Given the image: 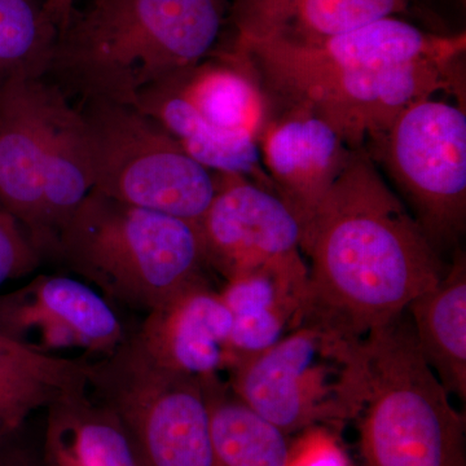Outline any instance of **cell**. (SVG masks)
<instances>
[{"label":"cell","instance_id":"obj_12","mask_svg":"<svg viewBox=\"0 0 466 466\" xmlns=\"http://www.w3.org/2000/svg\"><path fill=\"white\" fill-rule=\"evenodd\" d=\"M216 193L200 231L208 267L226 280L302 254V225L272 189L238 174L213 173Z\"/></svg>","mask_w":466,"mask_h":466},{"label":"cell","instance_id":"obj_26","mask_svg":"<svg viewBox=\"0 0 466 466\" xmlns=\"http://www.w3.org/2000/svg\"><path fill=\"white\" fill-rule=\"evenodd\" d=\"M75 2L76 0H45V7L56 24L58 32L69 23L75 12Z\"/></svg>","mask_w":466,"mask_h":466},{"label":"cell","instance_id":"obj_13","mask_svg":"<svg viewBox=\"0 0 466 466\" xmlns=\"http://www.w3.org/2000/svg\"><path fill=\"white\" fill-rule=\"evenodd\" d=\"M47 76L0 87V205L16 218L45 258L42 175L47 137Z\"/></svg>","mask_w":466,"mask_h":466},{"label":"cell","instance_id":"obj_21","mask_svg":"<svg viewBox=\"0 0 466 466\" xmlns=\"http://www.w3.org/2000/svg\"><path fill=\"white\" fill-rule=\"evenodd\" d=\"M87 359L48 358L0 334V435L75 389L88 385Z\"/></svg>","mask_w":466,"mask_h":466},{"label":"cell","instance_id":"obj_6","mask_svg":"<svg viewBox=\"0 0 466 466\" xmlns=\"http://www.w3.org/2000/svg\"><path fill=\"white\" fill-rule=\"evenodd\" d=\"M238 52V51H236ZM244 58L269 110H299L330 126L354 150L372 148L416 101L453 91L461 55L421 58L391 67H315Z\"/></svg>","mask_w":466,"mask_h":466},{"label":"cell","instance_id":"obj_11","mask_svg":"<svg viewBox=\"0 0 466 466\" xmlns=\"http://www.w3.org/2000/svg\"><path fill=\"white\" fill-rule=\"evenodd\" d=\"M0 334L43 357L87 360L130 336L103 294L61 275H39L0 294Z\"/></svg>","mask_w":466,"mask_h":466},{"label":"cell","instance_id":"obj_23","mask_svg":"<svg viewBox=\"0 0 466 466\" xmlns=\"http://www.w3.org/2000/svg\"><path fill=\"white\" fill-rule=\"evenodd\" d=\"M42 259L16 218L0 208V287L32 274Z\"/></svg>","mask_w":466,"mask_h":466},{"label":"cell","instance_id":"obj_9","mask_svg":"<svg viewBox=\"0 0 466 466\" xmlns=\"http://www.w3.org/2000/svg\"><path fill=\"white\" fill-rule=\"evenodd\" d=\"M88 390L118 417L143 466H217L202 382L161 366L137 334L90 360Z\"/></svg>","mask_w":466,"mask_h":466},{"label":"cell","instance_id":"obj_2","mask_svg":"<svg viewBox=\"0 0 466 466\" xmlns=\"http://www.w3.org/2000/svg\"><path fill=\"white\" fill-rule=\"evenodd\" d=\"M226 0H95L58 32L47 76L82 99L135 104L214 54Z\"/></svg>","mask_w":466,"mask_h":466},{"label":"cell","instance_id":"obj_19","mask_svg":"<svg viewBox=\"0 0 466 466\" xmlns=\"http://www.w3.org/2000/svg\"><path fill=\"white\" fill-rule=\"evenodd\" d=\"M91 191L90 149L84 118L66 92L52 82L42 175L45 257L55 256L61 229Z\"/></svg>","mask_w":466,"mask_h":466},{"label":"cell","instance_id":"obj_16","mask_svg":"<svg viewBox=\"0 0 466 466\" xmlns=\"http://www.w3.org/2000/svg\"><path fill=\"white\" fill-rule=\"evenodd\" d=\"M219 293L232 321L233 367L302 323L309 305L308 263L299 254L250 269L226 280Z\"/></svg>","mask_w":466,"mask_h":466},{"label":"cell","instance_id":"obj_17","mask_svg":"<svg viewBox=\"0 0 466 466\" xmlns=\"http://www.w3.org/2000/svg\"><path fill=\"white\" fill-rule=\"evenodd\" d=\"M39 446L45 466H143L118 417L88 385L46 408Z\"/></svg>","mask_w":466,"mask_h":466},{"label":"cell","instance_id":"obj_10","mask_svg":"<svg viewBox=\"0 0 466 466\" xmlns=\"http://www.w3.org/2000/svg\"><path fill=\"white\" fill-rule=\"evenodd\" d=\"M380 162L435 249L455 244L466 223L464 106L440 94L401 112L367 152Z\"/></svg>","mask_w":466,"mask_h":466},{"label":"cell","instance_id":"obj_15","mask_svg":"<svg viewBox=\"0 0 466 466\" xmlns=\"http://www.w3.org/2000/svg\"><path fill=\"white\" fill-rule=\"evenodd\" d=\"M268 116L258 137L260 161L272 189L300 225L329 191L354 149L318 116L299 110Z\"/></svg>","mask_w":466,"mask_h":466},{"label":"cell","instance_id":"obj_7","mask_svg":"<svg viewBox=\"0 0 466 466\" xmlns=\"http://www.w3.org/2000/svg\"><path fill=\"white\" fill-rule=\"evenodd\" d=\"M133 106L211 173L244 175L268 186L258 137L269 106L238 52L213 54L150 86Z\"/></svg>","mask_w":466,"mask_h":466},{"label":"cell","instance_id":"obj_22","mask_svg":"<svg viewBox=\"0 0 466 466\" xmlns=\"http://www.w3.org/2000/svg\"><path fill=\"white\" fill-rule=\"evenodd\" d=\"M57 35L45 3L0 0V87L47 76Z\"/></svg>","mask_w":466,"mask_h":466},{"label":"cell","instance_id":"obj_4","mask_svg":"<svg viewBox=\"0 0 466 466\" xmlns=\"http://www.w3.org/2000/svg\"><path fill=\"white\" fill-rule=\"evenodd\" d=\"M229 388L285 434L358 417L368 386L367 339L315 315L229 370Z\"/></svg>","mask_w":466,"mask_h":466},{"label":"cell","instance_id":"obj_27","mask_svg":"<svg viewBox=\"0 0 466 466\" xmlns=\"http://www.w3.org/2000/svg\"><path fill=\"white\" fill-rule=\"evenodd\" d=\"M0 208H2V205H0Z\"/></svg>","mask_w":466,"mask_h":466},{"label":"cell","instance_id":"obj_25","mask_svg":"<svg viewBox=\"0 0 466 466\" xmlns=\"http://www.w3.org/2000/svg\"><path fill=\"white\" fill-rule=\"evenodd\" d=\"M26 424L0 435V466H45L41 446L30 438Z\"/></svg>","mask_w":466,"mask_h":466},{"label":"cell","instance_id":"obj_18","mask_svg":"<svg viewBox=\"0 0 466 466\" xmlns=\"http://www.w3.org/2000/svg\"><path fill=\"white\" fill-rule=\"evenodd\" d=\"M404 5V0H233L235 41H318L394 16Z\"/></svg>","mask_w":466,"mask_h":466},{"label":"cell","instance_id":"obj_20","mask_svg":"<svg viewBox=\"0 0 466 466\" xmlns=\"http://www.w3.org/2000/svg\"><path fill=\"white\" fill-rule=\"evenodd\" d=\"M407 311L422 357L450 394L466 398V262L464 254L440 283L417 297Z\"/></svg>","mask_w":466,"mask_h":466},{"label":"cell","instance_id":"obj_8","mask_svg":"<svg viewBox=\"0 0 466 466\" xmlns=\"http://www.w3.org/2000/svg\"><path fill=\"white\" fill-rule=\"evenodd\" d=\"M92 191L200 225L216 193L214 174L133 104L82 99Z\"/></svg>","mask_w":466,"mask_h":466},{"label":"cell","instance_id":"obj_3","mask_svg":"<svg viewBox=\"0 0 466 466\" xmlns=\"http://www.w3.org/2000/svg\"><path fill=\"white\" fill-rule=\"evenodd\" d=\"M54 257L108 300L147 314L210 268L198 225L96 192L61 229Z\"/></svg>","mask_w":466,"mask_h":466},{"label":"cell","instance_id":"obj_14","mask_svg":"<svg viewBox=\"0 0 466 466\" xmlns=\"http://www.w3.org/2000/svg\"><path fill=\"white\" fill-rule=\"evenodd\" d=\"M231 332L228 309L205 279L149 311L135 334L161 366L204 381L231 370Z\"/></svg>","mask_w":466,"mask_h":466},{"label":"cell","instance_id":"obj_24","mask_svg":"<svg viewBox=\"0 0 466 466\" xmlns=\"http://www.w3.org/2000/svg\"><path fill=\"white\" fill-rule=\"evenodd\" d=\"M285 466H350V461L337 438L314 426L289 447Z\"/></svg>","mask_w":466,"mask_h":466},{"label":"cell","instance_id":"obj_5","mask_svg":"<svg viewBox=\"0 0 466 466\" xmlns=\"http://www.w3.org/2000/svg\"><path fill=\"white\" fill-rule=\"evenodd\" d=\"M366 466H466L464 419L401 317L367 339Z\"/></svg>","mask_w":466,"mask_h":466},{"label":"cell","instance_id":"obj_1","mask_svg":"<svg viewBox=\"0 0 466 466\" xmlns=\"http://www.w3.org/2000/svg\"><path fill=\"white\" fill-rule=\"evenodd\" d=\"M300 250L309 259L306 314L364 339L446 274L437 249L361 149L303 220Z\"/></svg>","mask_w":466,"mask_h":466}]
</instances>
